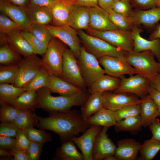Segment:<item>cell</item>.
<instances>
[{
  "label": "cell",
  "mask_w": 160,
  "mask_h": 160,
  "mask_svg": "<svg viewBox=\"0 0 160 160\" xmlns=\"http://www.w3.org/2000/svg\"><path fill=\"white\" fill-rule=\"evenodd\" d=\"M48 117L37 116L38 127L47 129L57 134L64 141L71 140L80 133L85 132L90 125L81 114L75 110H69L51 113Z\"/></svg>",
  "instance_id": "obj_1"
},
{
  "label": "cell",
  "mask_w": 160,
  "mask_h": 160,
  "mask_svg": "<svg viewBox=\"0 0 160 160\" xmlns=\"http://www.w3.org/2000/svg\"><path fill=\"white\" fill-rule=\"evenodd\" d=\"M47 87L36 91V108H41L51 113L64 112L71 110L75 106H82L89 95L84 91L74 96H54Z\"/></svg>",
  "instance_id": "obj_2"
},
{
  "label": "cell",
  "mask_w": 160,
  "mask_h": 160,
  "mask_svg": "<svg viewBox=\"0 0 160 160\" xmlns=\"http://www.w3.org/2000/svg\"><path fill=\"white\" fill-rule=\"evenodd\" d=\"M83 46L98 59L105 56L125 57L127 52L115 47L105 40L91 35L83 30H77Z\"/></svg>",
  "instance_id": "obj_3"
},
{
  "label": "cell",
  "mask_w": 160,
  "mask_h": 160,
  "mask_svg": "<svg viewBox=\"0 0 160 160\" xmlns=\"http://www.w3.org/2000/svg\"><path fill=\"white\" fill-rule=\"evenodd\" d=\"M125 57L128 63L135 69L136 74L151 80L159 73V63L156 61L151 51L137 52L132 50L127 52Z\"/></svg>",
  "instance_id": "obj_4"
},
{
  "label": "cell",
  "mask_w": 160,
  "mask_h": 160,
  "mask_svg": "<svg viewBox=\"0 0 160 160\" xmlns=\"http://www.w3.org/2000/svg\"><path fill=\"white\" fill-rule=\"evenodd\" d=\"M67 46L60 40L54 37L49 43L42 60L43 66L50 75L60 76L63 55Z\"/></svg>",
  "instance_id": "obj_5"
},
{
  "label": "cell",
  "mask_w": 160,
  "mask_h": 160,
  "mask_svg": "<svg viewBox=\"0 0 160 160\" xmlns=\"http://www.w3.org/2000/svg\"><path fill=\"white\" fill-rule=\"evenodd\" d=\"M77 59L82 76L88 87L105 74L104 69L100 66L98 59L83 46Z\"/></svg>",
  "instance_id": "obj_6"
},
{
  "label": "cell",
  "mask_w": 160,
  "mask_h": 160,
  "mask_svg": "<svg viewBox=\"0 0 160 160\" xmlns=\"http://www.w3.org/2000/svg\"><path fill=\"white\" fill-rule=\"evenodd\" d=\"M85 31L87 33L99 37L122 50L127 52L133 50L134 41L131 31L122 30L117 28L100 31L89 28Z\"/></svg>",
  "instance_id": "obj_7"
},
{
  "label": "cell",
  "mask_w": 160,
  "mask_h": 160,
  "mask_svg": "<svg viewBox=\"0 0 160 160\" xmlns=\"http://www.w3.org/2000/svg\"><path fill=\"white\" fill-rule=\"evenodd\" d=\"M17 63V73L13 85L19 87L23 88L43 67L42 59L35 54L24 57Z\"/></svg>",
  "instance_id": "obj_8"
},
{
  "label": "cell",
  "mask_w": 160,
  "mask_h": 160,
  "mask_svg": "<svg viewBox=\"0 0 160 160\" xmlns=\"http://www.w3.org/2000/svg\"><path fill=\"white\" fill-rule=\"evenodd\" d=\"M60 77L83 90L86 88V86L82 76L77 58L69 48H67L64 52Z\"/></svg>",
  "instance_id": "obj_9"
},
{
  "label": "cell",
  "mask_w": 160,
  "mask_h": 160,
  "mask_svg": "<svg viewBox=\"0 0 160 160\" xmlns=\"http://www.w3.org/2000/svg\"><path fill=\"white\" fill-rule=\"evenodd\" d=\"M120 84L114 93H127L135 95L143 99L148 95L150 80L138 74L127 78L124 76L120 78Z\"/></svg>",
  "instance_id": "obj_10"
},
{
  "label": "cell",
  "mask_w": 160,
  "mask_h": 160,
  "mask_svg": "<svg viewBox=\"0 0 160 160\" xmlns=\"http://www.w3.org/2000/svg\"><path fill=\"white\" fill-rule=\"evenodd\" d=\"M46 26L52 36L58 38L66 44L77 58L80 55L82 47L77 31L67 25L61 26L49 25Z\"/></svg>",
  "instance_id": "obj_11"
},
{
  "label": "cell",
  "mask_w": 160,
  "mask_h": 160,
  "mask_svg": "<svg viewBox=\"0 0 160 160\" xmlns=\"http://www.w3.org/2000/svg\"><path fill=\"white\" fill-rule=\"evenodd\" d=\"M98 60L105 74L111 76L120 78L124 75L136 74L135 69L128 63L126 57L105 56Z\"/></svg>",
  "instance_id": "obj_12"
},
{
  "label": "cell",
  "mask_w": 160,
  "mask_h": 160,
  "mask_svg": "<svg viewBox=\"0 0 160 160\" xmlns=\"http://www.w3.org/2000/svg\"><path fill=\"white\" fill-rule=\"evenodd\" d=\"M129 94L103 92V107L114 112L128 105L140 104L143 101V99Z\"/></svg>",
  "instance_id": "obj_13"
},
{
  "label": "cell",
  "mask_w": 160,
  "mask_h": 160,
  "mask_svg": "<svg viewBox=\"0 0 160 160\" xmlns=\"http://www.w3.org/2000/svg\"><path fill=\"white\" fill-rule=\"evenodd\" d=\"M103 127L91 125L81 136L71 139L80 150L84 160H93L92 153L94 143Z\"/></svg>",
  "instance_id": "obj_14"
},
{
  "label": "cell",
  "mask_w": 160,
  "mask_h": 160,
  "mask_svg": "<svg viewBox=\"0 0 160 160\" xmlns=\"http://www.w3.org/2000/svg\"><path fill=\"white\" fill-rule=\"evenodd\" d=\"M108 128L103 127L97 137L94 145L93 160H101L110 155H114L116 147L107 134Z\"/></svg>",
  "instance_id": "obj_15"
},
{
  "label": "cell",
  "mask_w": 160,
  "mask_h": 160,
  "mask_svg": "<svg viewBox=\"0 0 160 160\" xmlns=\"http://www.w3.org/2000/svg\"><path fill=\"white\" fill-rule=\"evenodd\" d=\"M142 31V29L135 25L131 30L134 41L133 51L137 52L151 51L160 63V39H146L140 35Z\"/></svg>",
  "instance_id": "obj_16"
},
{
  "label": "cell",
  "mask_w": 160,
  "mask_h": 160,
  "mask_svg": "<svg viewBox=\"0 0 160 160\" xmlns=\"http://www.w3.org/2000/svg\"><path fill=\"white\" fill-rule=\"evenodd\" d=\"M75 4V0H55L49 7L53 17L52 25H67L71 10Z\"/></svg>",
  "instance_id": "obj_17"
},
{
  "label": "cell",
  "mask_w": 160,
  "mask_h": 160,
  "mask_svg": "<svg viewBox=\"0 0 160 160\" xmlns=\"http://www.w3.org/2000/svg\"><path fill=\"white\" fill-rule=\"evenodd\" d=\"M0 11L19 25L22 31L26 30L31 24L26 10L7 0H0Z\"/></svg>",
  "instance_id": "obj_18"
},
{
  "label": "cell",
  "mask_w": 160,
  "mask_h": 160,
  "mask_svg": "<svg viewBox=\"0 0 160 160\" xmlns=\"http://www.w3.org/2000/svg\"><path fill=\"white\" fill-rule=\"evenodd\" d=\"M46 87L51 93L64 96L77 95L84 91L60 77L53 75H49Z\"/></svg>",
  "instance_id": "obj_19"
},
{
  "label": "cell",
  "mask_w": 160,
  "mask_h": 160,
  "mask_svg": "<svg viewBox=\"0 0 160 160\" xmlns=\"http://www.w3.org/2000/svg\"><path fill=\"white\" fill-rule=\"evenodd\" d=\"M89 28L103 31L117 29L109 18V13L99 6L90 7Z\"/></svg>",
  "instance_id": "obj_20"
},
{
  "label": "cell",
  "mask_w": 160,
  "mask_h": 160,
  "mask_svg": "<svg viewBox=\"0 0 160 160\" xmlns=\"http://www.w3.org/2000/svg\"><path fill=\"white\" fill-rule=\"evenodd\" d=\"M90 7L75 4L69 16L67 25L76 30L89 28Z\"/></svg>",
  "instance_id": "obj_21"
},
{
  "label": "cell",
  "mask_w": 160,
  "mask_h": 160,
  "mask_svg": "<svg viewBox=\"0 0 160 160\" xmlns=\"http://www.w3.org/2000/svg\"><path fill=\"white\" fill-rule=\"evenodd\" d=\"M134 24L152 27L160 20V8L156 7L146 10H133L129 17Z\"/></svg>",
  "instance_id": "obj_22"
},
{
  "label": "cell",
  "mask_w": 160,
  "mask_h": 160,
  "mask_svg": "<svg viewBox=\"0 0 160 160\" xmlns=\"http://www.w3.org/2000/svg\"><path fill=\"white\" fill-rule=\"evenodd\" d=\"M21 31L15 30L3 34L7 43L21 55L25 57L34 54L28 42L22 35Z\"/></svg>",
  "instance_id": "obj_23"
},
{
  "label": "cell",
  "mask_w": 160,
  "mask_h": 160,
  "mask_svg": "<svg viewBox=\"0 0 160 160\" xmlns=\"http://www.w3.org/2000/svg\"><path fill=\"white\" fill-rule=\"evenodd\" d=\"M141 145L140 143L133 139L120 140L117 142L114 155L118 160H135Z\"/></svg>",
  "instance_id": "obj_24"
},
{
  "label": "cell",
  "mask_w": 160,
  "mask_h": 160,
  "mask_svg": "<svg viewBox=\"0 0 160 160\" xmlns=\"http://www.w3.org/2000/svg\"><path fill=\"white\" fill-rule=\"evenodd\" d=\"M26 11L31 24L48 25L52 22V15L49 7L40 6L29 3Z\"/></svg>",
  "instance_id": "obj_25"
},
{
  "label": "cell",
  "mask_w": 160,
  "mask_h": 160,
  "mask_svg": "<svg viewBox=\"0 0 160 160\" xmlns=\"http://www.w3.org/2000/svg\"><path fill=\"white\" fill-rule=\"evenodd\" d=\"M140 105L142 125L147 127L154 122L160 114L156 104L148 95L143 98Z\"/></svg>",
  "instance_id": "obj_26"
},
{
  "label": "cell",
  "mask_w": 160,
  "mask_h": 160,
  "mask_svg": "<svg viewBox=\"0 0 160 160\" xmlns=\"http://www.w3.org/2000/svg\"><path fill=\"white\" fill-rule=\"evenodd\" d=\"M120 78L107 75H104L95 81L89 87L90 94L95 92L103 93L105 92L115 90L119 86Z\"/></svg>",
  "instance_id": "obj_27"
},
{
  "label": "cell",
  "mask_w": 160,
  "mask_h": 160,
  "mask_svg": "<svg viewBox=\"0 0 160 160\" xmlns=\"http://www.w3.org/2000/svg\"><path fill=\"white\" fill-rule=\"evenodd\" d=\"M103 107V93L95 92L91 94L81 106V114L86 121Z\"/></svg>",
  "instance_id": "obj_28"
},
{
  "label": "cell",
  "mask_w": 160,
  "mask_h": 160,
  "mask_svg": "<svg viewBox=\"0 0 160 160\" xmlns=\"http://www.w3.org/2000/svg\"><path fill=\"white\" fill-rule=\"evenodd\" d=\"M89 125H97L102 127L115 126L117 124L114 112L103 107L86 121Z\"/></svg>",
  "instance_id": "obj_29"
},
{
  "label": "cell",
  "mask_w": 160,
  "mask_h": 160,
  "mask_svg": "<svg viewBox=\"0 0 160 160\" xmlns=\"http://www.w3.org/2000/svg\"><path fill=\"white\" fill-rule=\"evenodd\" d=\"M75 144L71 140L65 141L57 149L56 158L62 160H84L82 153L78 151Z\"/></svg>",
  "instance_id": "obj_30"
},
{
  "label": "cell",
  "mask_w": 160,
  "mask_h": 160,
  "mask_svg": "<svg viewBox=\"0 0 160 160\" xmlns=\"http://www.w3.org/2000/svg\"><path fill=\"white\" fill-rule=\"evenodd\" d=\"M21 55L14 50L6 42L1 34L0 63L2 65L17 63L22 59Z\"/></svg>",
  "instance_id": "obj_31"
},
{
  "label": "cell",
  "mask_w": 160,
  "mask_h": 160,
  "mask_svg": "<svg viewBox=\"0 0 160 160\" xmlns=\"http://www.w3.org/2000/svg\"><path fill=\"white\" fill-rule=\"evenodd\" d=\"M25 91L12 84L0 83V104H9Z\"/></svg>",
  "instance_id": "obj_32"
},
{
  "label": "cell",
  "mask_w": 160,
  "mask_h": 160,
  "mask_svg": "<svg viewBox=\"0 0 160 160\" xmlns=\"http://www.w3.org/2000/svg\"><path fill=\"white\" fill-rule=\"evenodd\" d=\"M33 110H20L18 116L12 123L19 129L23 130L37 126L38 120L37 115L33 112Z\"/></svg>",
  "instance_id": "obj_33"
},
{
  "label": "cell",
  "mask_w": 160,
  "mask_h": 160,
  "mask_svg": "<svg viewBox=\"0 0 160 160\" xmlns=\"http://www.w3.org/2000/svg\"><path fill=\"white\" fill-rule=\"evenodd\" d=\"M36 91H25L10 105L20 110H33L36 108Z\"/></svg>",
  "instance_id": "obj_34"
},
{
  "label": "cell",
  "mask_w": 160,
  "mask_h": 160,
  "mask_svg": "<svg viewBox=\"0 0 160 160\" xmlns=\"http://www.w3.org/2000/svg\"><path fill=\"white\" fill-rule=\"evenodd\" d=\"M160 150V141L152 138L145 140L141 145L140 149L139 159L151 160Z\"/></svg>",
  "instance_id": "obj_35"
},
{
  "label": "cell",
  "mask_w": 160,
  "mask_h": 160,
  "mask_svg": "<svg viewBox=\"0 0 160 160\" xmlns=\"http://www.w3.org/2000/svg\"><path fill=\"white\" fill-rule=\"evenodd\" d=\"M49 74L43 66L39 72L23 88L25 91H37L46 87Z\"/></svg>",
  "instance_id": "obj_36"
},
{
  "label": "cell",
  "mask_w": 160,
  "mask_h": 160,
  "mask_svg": "<svg viewBox=\"0 0 160 160\" xmlns=\"http://www.w3.org/2000/svg\"><path fill=\"white\" fill-rule=\"evenodd\" d=\"M142 126L141 119L139 115L123 119L117 122L115 127V130L119 132L137 130Z\"/></svg>",
  "instance_id": "obj_37"
},
{
  "label": "cell",
  "mask_w": 160,
  "mask_h": 160,
  "mask_svg": "<svg viewBox=\"0 0 160 160\" xmlns=\"http://www.w3.org/2000/svg\"><path fill=\"white\" fill-rule=\"evenodd\" d=\"M108 13L110 20L118 29L131 31L135 25L129 17L119 14L113 9Z\"/></svg>",
  "instance_id": "obj_38"
},
{
  "label": "cell",
  "mask_w": 160,
  "mask_h": 160,
  "mask_svg": "<svg viewBox=\"0 0 160 160\" xmlns=\"http://www.w3.org/2000/svg\"><path fill=\"white\" fill-rule=\"evenodd\" d=\"M23 130L25 135L30 141L44 145L52 140L50 134L41 129H35L33 127L26 128Z\"/></svg>",
  "instance_id": "obj_39"
},
{
  "label": "cell",
  "mask_w": 160,
  "mask_h": 160,
  "mask_svg": "<svg viewBox=\"0 0 160 160\" xmlns=\"http://www.w3.org/2000/svg\"><path fill=\"white\" fill-rule=\"evenodd\" d=\"M18 69L17 63L9 65H0V83L13 84L17 76Z\"/></svg>",
  "instance_id": "obj_40"
},
{
  "label": "cell",
  "mask_w": 160,
  "mask_h": 160,
  "mask_svg": "<svg viewBox=\"0 0 160 160\" xmlns=\"http://www.w3.org/2000/svg\"><path fill=\"white\" fill-rule=\"evenodd\" d=\"M22 35L28 42L36 55H43L46 52L48 44L39 39L26 31H22Z\"/></svg>",
  "instance_id": "obj_41"
},
{
  "label": "cell",
  "mask_w": 160,
  "mask_h": 160,
  "mask_svg": "<svg viewBox=\"0 0 160 160\" xmlns=\"http://www.w3.org/2000/svg\"><path fill=\"white\" fill-rule=\"evenodd\" d=\"M46 25L40 24H31L30 27L25 31L48 44L53 36L47 29Z\"/></svg>",
  "instance_id": "obj_42"
},
{
  "label": "cell",
  "mask_w": 160,
  "mask_h": 160,
  "mask_svg": "<svg viewBox=\"0 0 160 160\" xmlns=\"http://www.w3.org/2000/svg\"><path fill=\"white\" fill-rule=\"evenodd\" d=\"M1 106L0 120L1 122L13 123L18 116L20 110L10 104Z\"/></svg>",
  "instance_id": "obj_43"
},
{
  "label": "cell",
  "mask_w": 160,
  "mask_h": 160,
  "mask_svg": "<svg viewBox=\"0 0 160 160\" xmlns=\"http://www.w3.org/2000/svg\"><path fill=\"white\" fill-rule=\"evenodd\" d=\"M140 111V104L130 105L114 112L117 122L121 120L139 115Z\"/></svg>",
  "instance_id": "obj_44"
},
{
  "label": "cell",
  "mask_w": 160,
  "mask_h": 160,
  "mask_svg": "<svg viewBox=\"0 0 160 160\" xmlns=\"http://www.w3.org/2000/svg\"><path fill=\"white\" fill-rule=\"evenodd\" d=\"M19 30L22 31L21 27L5 14L0 12V32L1 34H7L9 32Z\"/></svg>",
  "instance_id": "obj_45"
},
{
  "label": "cell",
  "mask_w": 160,
  "mask_h": 160,
  "mask_svg": "<svg viewBox=\"0 0 160 160\" xmlns=\"http://www.w3.org/2000/svg\"><path fill=\"white\" fill-rule=\"evenodd\" d=\"M113 9L127 17H129L133 10L130 0H113Z\"/></svg>",
  "instance_id": "obj_46"
},
{
  "label": "cell",
  "mask_w": 160,
  "mask_h": 160,
  "mask_svg": "<svg viewBox=\"0 0 160 160\" xmlns=\"http://www.w3.org/2000/svg\"><path fill=\"white\" fill-rule=\"evenodd\" d=\"M20 130L12 123L1 122L0 124V135L15 137Z\"/></svg>",
  "instance_id": "obj_47"
},
{
  "label": "cell",
  "mask_w": 160,
  "mask_h": 160,
  "mask_svg": "<svg viewBox=\"0 0 160 160\" xmlns=\"http://www.w3.org/2000/svg\"><path fill=\"white\" fill-rule=\"evenodd\" d=\"M15 137V147L27 152L30 141L25 135L23 130L20 129Z\"/></svg>",
  "instance_id": "obj_48"
},
{
  "label": "cell",
  "mask_w": 160,
  "mask_h": 160,
  "mask_svg": "<svg viewBox=\"0 0 160 160\" xmlns=\"http://www.w3.org/2000/svg\"><path fill=\"white\" fill-rule=\"evenodd\" d=\"M43 145L30 141L27 152L30 160H38L39 159Z\"/></svg>",
  "instance_id": "obj_49"
},
{
  "label": "cell",
  "mask_w": 160,
  "mask_h": 160,
  "mask_svg": "<svg viewBox=\"0 0 160 160\" xmlns=\"http://www.w3.org/2000/svg\"><path fill=\"white\" fill-rule=\"evenodd\" d=\"M136 9L146 10L156 7V0H130Z\"/></svg>",
  "instance_id": "obj_50"
},
{
  "label": "cell",
  "mask_w": 160,
  "mask_h": 160,
  "mask_svg": "<svg viewBox=\"0 0 160 160\" xmlns=\"http://www.w3.org/2000/svg\"><path fill=\"white\" fill-rule=\"evenodd\" d=\"M15 141L14 137L0 135V148L10 150L15 147Z\"/></svg>",
  "instance_id": "obj_51"
},
{
  "label": "cell",
  "mask_w": 160,
  "mask_h": 160,
  "mask_svg": "<svg viewBox=\"0 0 160 160\" xmlns=\"http://www.w3.org/2000/svg\"><path fill=\"white\" fill-rule=\"evenodd\" d=\"M9 151L14 157V160H30L25 151L15 147L10 150Z\"/></svg>",
  "instance_id": "obj_52"
},
{
  "label": "cell",
  "mask_w": 160,
  "mask_h": 160,
  "mask_svg": "<svg viewBox=\"0 0 160 160\" xmlns=\"http://www.w3.org/2000/svg\"><path fill=\"white\" fill-rule=\"evenodd\" d=\"M152 134V138L160 141V121L156 119L149 126Z\"/></svg>",
  "instance_id": "obj_53"
},
{
  "label": "cell",
  "mask_w": 160,
  "mask_h": 160,
  "mask_svg": "<svg viewBox=\"0 0 160 160\" xmlns=\"http://www.w3.org/2000/svg\"><path fill=\"white\" fill-rule=\"evenodd\" d=\"M148 95L156 104L160 114V92L150 86Z\"/></svg>",
  "instance_id": "obj_54"
},
{
  "label": "cell",
  "mask_w": 160,
  "mask_h": 160,
  "mask_svg": "<svg viewBox=\"0 0 160 160\" xmlns=\"http://www.w3.org/2000/svg\"><path fill=\"white\" fill-rule=\"evenodd\" d=\"M98 1L99 6L108 12L113 10V0H98Z\"/></svg>",
  "instance_id": "obj_55"
},
{
  "label": "cell",
  "mask_w": 160,
  "mask_h": 160,
  "mask_svg": "<svg viewBox=\"0 0 160 160\" xmlns=\"http://www.w3.org/2000/svg\"><path fill=\"white\" fill-rule=\"evenodd\" d=\"M76 4L89 7L99 6L98 0H75Z\"/></svg>",
  "instance_id": "obj_56"
},
{
  "label": "cell",
  "mask_w": 160,
  "mask_h": 160,
  "mask_svg": "<svg viewBox=\"0 0 160 160\" xmlns=\"http://www.w3.org/2000/svg\"><path fill=\"white\" fill-rule=\"evenodd\" d=\"M55 0H29L30 3L42 7H49Z\"/></svg>",
  "instance_id": "obj_57"
},
{
  "label": "cell",
  "mask_w": 160,
  "mask_h": 160,
  "mask_svg": "<svg viewBox=\"0 0 160 160\" xmlns=\"http://www.w3.org/2000/svg\"><path fill=\"white\" fill-rule=\"evenodd\" d=\"M12 4L26 10L29 0H7Z\"/></svg>",
  "instance_id": "obj_58"
},
{
  "label": "cell",
  "mask_w": 160,
  "mask_h": 160,
  "mask_svg": "<svg viewBox=\"0 0 160 160\" xmlns=\"http://www.w3.org/2000/svg\"><path fill=\"white\" fill-rule=\"evenodd\" d=\"M150 86L160 92V73L150 80Z\"/></svg>",
  "instance_id": "obj_59"
},
{
  "label": "cell",
  "mask_w": 160,
  "mask_h": 160,
  "mask_svg": "<svg viewBox=\"0 0 160 160\" xmlns=\"http://www.w3.org/2000/svg\"><path fill=\"white\" fill-rule=\"evenodd\" d=\"M158 39H160V23L151 34L148 39L149 40H152Z\"/></svg>",
  "instance_id": "obj_60"
},
{
  "label": "cell",
  "mask_w": 160,
  "mask_h": 160,
  "mask_svg": "<svg viewBox=\"0 0 160 160\" xmlns=\"http://www.w3.org/2000/svg\"><path fill=\"white\" fill-rule=\"evenodd\" d=\"M0 156H12L10 151H7L6 150L0 149Z\"/></svg>",
  "instance_id": "obj_61"
},
{
  "label": "cell",
  "mask_w": 160,
  "mask_h": 160,
  "mask_svg": "<svg viewBox=\"0 0 160 160\" xmlns=\"http://www.w3.org/2000/svg\"><path fill=\"white\" fill-rule=\"evenodd\" d=\"M103 160H118V159L114 155H110L105 157Z\"/></svg>",
  "instance_id": "obj_62"
},
{
  "label": "cell",
  "mask_w": 160,
  "mask_h": 160,
  "mask_svg": "<svg viewBox=\"0 0 160 160\" xmlns=\"http://www.w3.org/2000/svg\"><path fill=\"white\" fill-rule=\"evenodd\" d=\"M156 7L160 8V0H156Z\"/></svg>",
  "instance_id": "obj_63"
},
{
  "label": "cell",
  "mask_w": 160,
  "mask_h": 160,
  "mask_svg": "<svg viewBox=\"0 0 160 160\" xmlns=\"http://www.w3.org/2000/svg\"><path fill=\"white\" fill-rule=\"evenodd\" d=\"M160 63V70H159V73H160V63Z\"/></svg>",
  "instance_id": "obj_64"
}]
</instances>
